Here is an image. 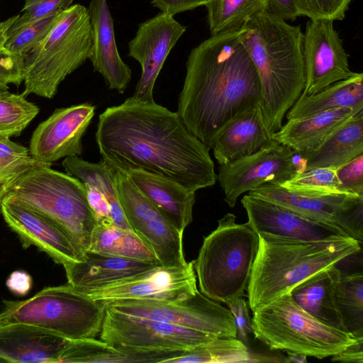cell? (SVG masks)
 Returning <instances> with one entry per match:
<instances>
[{
    "mask_svg": "<svg viewBox=\"0 0 363 363\" xmlns=\"http://www.w3.org/2000/svg\"><path fill=\"white\" fill-rule=\"evenodd\" d=\"M240 33L259 77L264 121L274 134L304 89L303 33L269 11L248 19Z\"/></svg>",
    "mask_w": 363,
    "mask_h": 363,
    "instance_id": "cell-3",
    "label": "cell"
},
{
    "mask_svg": "<svg viewBox=\"0 0 363 363\" xmlns=\"http://www.w3.org/2000/svg\"><path fill=\"white\" fill-rule=\"evenodd\" d=\"M125 314L145 317L204 332L217 337H236L235 318L229 310L201 291L176 301L122 299L103 303Z\"/></svg>",
    "mask_w": 363,
    "mask_h": 363,
    "instance_id": "cell-10",
    "label": "cell"
},
{
    "mask_svg": "<svg viewBox=\"0 0 363 363\" xmlns=\"http://www.w3.org/2000/svg\"><path fill=\"white\" fill-rule=\"evenodd\" d=\"M101 159L115 170L140 169L196 191L217 181L210 148L178 113L132 96L107 108L95 133Z\"/></svg>",
    "mask_w": 363,
    "mask_h": 363,
    "instance_id": "cell-1",
    "label": "cell"
},
{
    "mask_svg": "<svg viewBox=\"0 0 363 363\" xmlns=\"http://www.w3.org/2000/svg\"><path fill=\"white\" fill-rule=\"evenodd\" d=\"M361 110L363 108H337L306 118L289 119L272 138L301 155L320 146L347 120Z\"/></svg>",
    "mask_w": 363,
    "mask_h": 363,
    "instance_id": "cell-27",
    "label": "cell"
},
{
    "mask_svg": "<svg viewBox=\"0 0 363 363\" xmlns=\"http://www.w3.org/2000/svg\"><path fill=\"white\" fill-rule=\"evenodd\" d=\"M335 301L347 330L363 337V274L340 269L335 285Z\"/></svg>",
    "mask_w": 363,
    "mask_h": 363,
    "instance_id": "cell-35",
    "label": "cell"
},
{
    "mask_svg": "<svg viewBox=\"0 0 363 363\" xmlns=\"http://www.w3.org/2000/svg\"><path fill=\"white\" fill-rule=\"evenodd\" d=\"M352 0H296L301 16L310 20L341 21Z\"/></svg>",
    "mask_w": 363,
    "mask_h": 363,
    "instance_id": "cell-40",
    "label": "cell"
},
{
    "mask_svg": "<svg viewBox=\"0 0 363 363\" xmlns=\"http://www.w3.org/2000/svg\"><path fill=\"white\" fill-rule=\"evenodd\" d=\"M22 15L37 19L60 12L72 4L73 0H23Z\"/></svg>",
    "mask_w": 363,
    "mask_h": 363,
    "instance_id": "cell-43",
    "label": "cell"
},
{
    "mask_svg": "<svg viewBox=\"0 0 363 363\" xmlns=\"http://www.w3.org/2000/svg\"><path fill=\"white\" fill-rule=\"evenodd\" d=\"M225 303L234 316L239 340L246 342L248 335L252 334V320L249 315L247 303L243 297H236Z\"/></svg>",
    "mask_w": 363,
    "mask_h": 363,
    "instance_id": "cell-44",
    "label": "cell"
},
{
    "mask_svg": "<svg viewBox=\"0 0 363 363\" xmlns=\"http://www.w3.org/2000/svg\"><path fill=\"white\" fill-rule=\"evenodd\" d=\"M134 186L180 232L193 219L196 191L180 184L157 174L140 169L125 172Z\"/></svg>",
    "mask_w": 363,
    "mask_h": 363,
    "instance_id": "cell-26",
    "label": "cell"
},
{
    "mask_svg": "<svg viewBox=\"0 0 363 363\" xmlns=\"http://www.w3.org/2000/svg\"><path fill=\"white\" fill-rule=\"evenodd\" d=\"M15 182L16 181L0 184V213L3 200L4 199L7 194L9 192L11 188L12 187Z\"/></svg>",
    "mask_w": 363,
    "mask_h": 363,
    "instance_id": "cell-51",
    "label": "cell"
},
{
    "mask_svg": "<svg viewBox=\"0 0 363 363\" xmlns=\"http://www.w3.org/2000/svg\"><path fill=\"white\" fill-rule=\"evenodd\" d=\"M235 219L231 213L221 218L193 261L201 293L218 303L243 297L258 251V234Z\"/></svg>",
    "mask_w": 363,
    "mask_h": 363,
    "instance_id": "cell-5",
    "label": "cell"
},
{
    "mask_svg": "<svg viewBox=\"0 0 363 363\" xmlns=\"http://www.w3.org/2000/svg\"><path fill=\"white\" fill-rule=\"evenodd\" d=\"M40 111L23 94L0 90V138L19 135Z\"/></svg>",
    "mask_w": 363,
    "mask_h": 363,
    "instance_id": "cell-37",
    "label": "cell"
},
{
    "mask_svg": "<svg viewBox=\"0 0 363 363\" xmlns=\"http://www.w3.org/2000/svg\"><path fill=\"white\" fill-rule=\"evenodd\" d=\"M38 163L29 149L9 138H0V184L18 179Z\"/></svg>",
    "mask_w": 363,
    "mask_h": 363,
    "instance_id": "cell-39",
    "label": "cell"
},
{
    "mask_svg": "<svg viewBox=\"0 0 363 363\" xmlns=\"http://www.w3.org/2000/svg\"><path fill=\"white\" fill-rule=\"evenodd\" d=\"M363 108V74L338 81L317 94H301L286 114V120L306 118L337 108Z\"/></svg>",
    "mask_w": 363,
    "mask_h": 363,
    "instance_id": "cell-31",
    "label": "cell"
},
{
    "mask_svg": "<svg viewBox=\"0 0 363 363\" xmlns=\"http://www.w3.org/2000/svg\"><path fill=\"white\" fill-rule=\"evenodd\" d=\"M59 13L37 19L22 14L10 17L5 44L7 53L25 56L48 34Z\"/></svg>",
    "mask_w": 363,
    "mask_h": 363,
    "instance_id": "cell-36",
    "label": "cell"
},
{
    "mask_svg": "<svg viewBox=\"0 0 363 363\" xmlns=\"http://www.w3.org/2000/svg\"><path fill=\"white\" fill-rule=\"evenodd\" d=\"M198 291L192 261L183 267L159 265L128 279L82 293L102 303L122 299L168 302L184 299Z\"/></svg>",
    "mask_w": 363,
    "mask_h": 363,
    "instance_id": "cell-17",
    "label": "cell"
},
{
    "mask_svg": "<svg viewBox=\"0 0 363 363\" xmlns=\"http://www.w3.org/2000/svg\"><path fill=\"white\" fill-rule=\"evenodd\" d=\"M340 191L363 195V154L337 169Z\"/></svg>",
    "mask_w": 363,
    "mask_h": 363,
    "instance_id": "cell-41",
    "label": "cell"
},
{
    "mask_svg": "<svg viewBox=\"0 0 363 363\" xmlns=\"http://www.w3.org/2000/svg\"><path fill=\"white\" fill-rule=\"evenodd\" d=\"M247 289L252 311L289 294L310 277L359 252L362 243L343 236L302 240L260 233Z\"/></svg>",
    "mask_w": 363,
    "mask_h": 363,
    "instance_id": "cell-4",
    "label": "cell"
},
{
    "mask_svg": "<svg viewBox=\"0 0 363 363\" xmlns=\"http://www.w3.org/2000/svg\"><path fill=\"white\" fill-rule=\"evenodd\" d=\"M88 250L159 263L154 252L133 230L121 228L111 222L97 223Z\"/></svg>",
    "mask_w": 363,
    "mask_h": 363,
    "instance_id": "cell-32",
    "label": "cell"
},
{
    "mask_svg": "<svg viewBox=\"0 0 363 363\" xmlns=\"http://www.w3.org/2000/svg\"><path fill=\"white\" fill-rule=\"evenodd\" d=\"M331 357L333 362L363 363V337H356L354 343Z\"/></svg>",
    "mask_w": 363,
    "mask_h": 363,
    "instance_id": "cell-48",
    "label": "cell"
},
{
    "mask_svg": "<svg viewBox=\"0 0 363 363\" xmlns=\"http://www.w3.org/2000/svg\"><path fill=\"white\" fill-rule=\"evenodd\" d=\"M94 105L85 103L57 108L33 131L30 155L39 163H52L83 152L82 138L95 115Z\"/></svg>",
    "mask_w": 363,
    "mask_h": 363,
    "instance_id": "cell-18",
    "label": "cell"
},
{
    "mask_svg": "<svg viewBox=\"0 0 363 363\" xmlns=\"http://www.w3.org/2000/svg\"><path fill=\"white\" fill-rule=\"evenodd\" d=\"M217 337L105 306L100 340L115 346L158 350H188Z\"/></svg>",
    "mask_w": 363,
    "mask_h": 363,
    "instance_id": "cell-12",
    "label": "cell"
},
{
    "mask_svg": "<svg viewBox=\"0 0 363 363\" xmlns=\"http://www.w3.org/2000/svg\"><path fill=\"white\" fill-rule=\"evenodd\" d=\"M241 203L247 224L257 233L281 238L320 240L347 236L340 228L303 216L267 200L245 195Z\"/></svg>",
    "mask_w": 363,
    "mask_h": 363,
    "instance_id": "cell-20",
    "label": "cell"
},
{
    "mask_svg": "<svg viewBox=\"0 0 363 363\" xmlns=\"http://www.w3.org/2000/svg\"><path fill=\"white\" fill-rule=\"evenodd\" d=\"M69 340L26 324L0 327V357L6 362L57 363Z\"/></svg>",
    "mask_w": 363,
    "mask_h": 363,
    "instance_id": "cell-24",
    "label": "cell"
},
{
    "mask_svg": "<svg viewBox=\"0 0 363 363\" xmlns=\"http://www.w3.org/2000/svg\"><path fill=\"white\" fill-rule=\"evenodd\" d=\"M9 27V18L4 21H0V52L7 53L5 48L6 31Z\"/></svg>",
    "mask_w": 363,
    "mask_h": 363,
    "instance_id": "cell-49",
    "label": "cell"
},
{
    "mask_svg": "<svg viewBox=\"0 0 363 363\" xmlns=\"http://www.w3.org/2000/svg\"><path fill=\"white\" fill-rule=\"evenodd\" d=\"M24 56L0 52V90L9 84L19 86L23 81Z\"/></svg>",
    "mask_w": 363,
    "mask_h": 363,
    "instance_id": "cell-42",
    "label": "cell"
},
{
    "mask_svg": "<svg viewBox=\"0 0 363 363\" xmlns=\"http://www.w3.org/2000/svg\"><path fill=\"white\" fill-rule=\"evenodd\" d=\"M105 306L69 284L46 287L21 301H6L0 327L36 326L68 340L95 338L101 330Z\"/></svg>",
    "mask_w": 363,
    "mask_h": 363,
    "instance_id": "cell-8",
    "label": "cell"
},
{
    "mask_svg": "<svg viewBox=\"0 0 363 363\" xmlns=\"http://www.w3.org/2000/svg\"><path fill=\"white\" fill-rule=\"evenodd\" d=\"M6 285L15 294L25 296L31 289L33 280L30 275L26 272L17 270L9 275Z\"/></svg>",
    "mask_w": 363,
    "mask_h": 363,
    "instance_id": "cell-47",
    "label": "cell"
},
{
    "mask_svg": "<svg viewBox=\"0 0 363 363\" xmlns=\"http://www.w3.org/2000/svg\"><path fill=\"white\" fill-rule=\"evenodd\" d=\"M363 154V110L347 120L320 146L302 154L303 171L337 169Z\"/></svg>",
    "mask_w": 363,
    "mask_h": 363,
    "instance_id": "cell-30",
    "label": "cell"
},
{
    "mask_svg": "<svg viewBox=\"0 0 363 363\" xmlns=\"http://www.w3.org/2000/svg\"><path fill=\"white\" fill-rule=\"evenodd\" d=\"M87 9L91 29L89 60L107 86L123 94L130 82L132 72L118 52L113 19L107 0H90Z\"/></svg>",
    "mask_w": 363,
    "mask_h": 363,
    "instance_id": "cell-22",
    "label": "cell"
},
{
    "mask_svg": "<svg viewBox=\"0 0 363 363\" xmlns=\"http://www.w3.org/2000/svg\"><path fill=\"white\" fill-rule=\"evenodd\" d=\"M0 362H6L4 359L0 357Z\"/></svg>",
    "mask_w": 363,
    "mask_h": 363,
    "instance_id": "cell-52",
    "label": "cell"
},
{
    "mask_svg": "<svg viewBox=\"0 0 363 363\" xmlns=\"http://www.w3.org/2000/svg\"><path fill=\"white\" fill-rule=\"evenodd\" d=\"M207 22L211 35L240 28L252 16L269 11V0H206Z\"/></svg>",
    "mask_w": 363,
    "mask_h": 363,
    "instance_id": "cell-33",
    "label": "cell"
},
{
    "mask_svg": "<svg viewBox=\"0 0 363 363\" xmlns=\"http://www.w3.org/2000/svg\"><path fill=\"white\" fill-rule=\"evenodd\" d=\"M7 195L54 222L82 254L89 250L97 220L79 179L38 163L15 182Z\"/></svg>",
    "mask_w": 363,
    "mask_h": 363,
    "instance_id": "cell-7",
    "label": "cell"
},
{
    "mask_svg": "<svg viewBox=\"0 0 363 363\" xmlns=\"http://www.w3.org/2000/svg\"><path fill=\"white\" fill-rule=\"evenodd\" d=\"M116 171V186L121 206L131 229L155 254L160 266L183 267V233L134 186L125 172Z\"/></svg>",
    "mask_w": 363,
    "mask_h": 363,
    "instance_id": "cell-11",
    "label": "cell"
},
{
    "mask_svg": "<svg viewBox=\"0 0 363 363\" xmlns=\"http://www.w3.org/2000/svg\"><path fill=\"white\" fill-rule=\"evenodd\" d=\"M261 100L259 77L240 28L211 35L190 51L177 112L210 149L229 123Z\"/></svg>",
    "mask_w": 363,
    "mask_h": 363,
    "instance_id": "cell-2",
    "label": "cell"
},
{
    "mask_svg": "<svg viewBox=\"0 0 363 363\" xmlns=\"http://www.w3.org/2000/svg\"><path fill=\"white\" fill-rule=\"evenodd\" d=\"M150 3L160 12L174 16L176 14L205 6L206 0H150Z\"/></svg>",
    "mask_w": 363,
    "mask_h": 363,
    "instance_id": "cell-45",
    "label": "cell"
},
{
    "mask_svg": "<svg viewBox=\"0 0 363 363\" xmlns=\"http://www.w3.org/2000/svg\"><path fill=\"white\" fill-rule=\"evenodd\" d=\"M159 265L157 262L87 250L82 260L67 263L63 267L68 284L85 292L128 279Z\"/></svg>",
    "mask_w": 363,
    "mask_h": 363,
    "instance_id": "cell-23",
    "label": "cell"
},
{
    "mask_svg": "<svg viewBox=\"0 0 363 363\" xmlns=\"http://www.w3.org/2000/svg\"><path fill=\"white\" fill-rule=\"evenodd\" d=\"M336 266L310 277L290 294L300 308L320 323L348 333L335 301V285L340 271Z\"/></svg>",
    "mask_w": 363,
    "mask_h": 363,
    "instance_id": "cell-29",
    "label": "cell"
},
{
    "mask_svg": "<svg viewBox=\"0 0 363 363\" xmlns=\"http://www.w3.org/2000/svg\"><path fill=\"white\" fill-rule=\"evenodd\" d=\"M186 350H158L115 346L101 340H69L57 363L68 362H164L181 355Z\"/></svg>",
    "mask_w": 363,
    "mask_h": 363,
    "instance_id": "cell-28",
    "label": "cell"
},
{
    "mask_svg": "<svg viewBox=\"0 0 363 363\" xmlns=\"http://www.w3.org/2000/svg\"><path fill=\"white\" fill-rule=\"evenodd\" d=\"M301 158L289 147L274 141L259 151L228 164L220 165L217 181L224 201L233 208L238 199L262 184H279L303 171Z\"/></svg>",
    "mask_w": 363,
    "mask_h": 363,
    "instance_id": "cell-13",
    "label": "cell"
},
{
    "mask_svg": "<svg viewBox=\"0 0 363 363\" xmlns=\"http://www.w3.org/2000/svg\"><path fill=\"white\" fill-rule=\"evenodd\" d=\"M247 194L280 205L310 219L336 226L347 236L362 243L363 195L341 193L303 196L272 183L262 184Z\"/></svg>",
    "mask_w": 363,
    "mask_h": 363,
    "instance_id": "cell-14",
    "label": "cell"
},
{
    "mask_svg": "<svg viewBox=\"0 0 363 363\" xmlns=\"http://www.w3.org/2000/svg\"><path fill=\"white\" fill-rule=\"evenodd\" d=\"M252 334L270 350L331 357L356 340L352 334L328 326L304 311L286 294L253 311Z\"/></svg>",
    "mask_w": 363,
    "mask_h": 363,
    "instance_id": "cell-9",
    "label": "cell"
},
{
    "mask_svg": "<svg viewBox=\"0 0 363 363\" xmlns=\"http://www.w3.org/2000/svg\"><path fill=\"white\" fill-rule=\"evenodd\" d=\"M303 33L305 86L301 94H317L355 74L333 21L309 20Z\"/></svg>",
    "mask_w": 363,
    "mask_h": 363,
    "instance_id": "cell-15",
    "label": "cell"
},
{
    "mask_svg": "<svg viewBox=\"0 0 363 363\" xmlns=\"http://www.w3.org/2000/svg\"><path fill=\"white\" fill-rule=\"evenodd\" d=\"M1 213L24 248L35 246L62 265L82 259L83 254L57 225L16 199L6 195Z\"/></svg>",
    "mask_w": 363,
    "mask_h": 363,
    "instance_id": "cell-19",
    "label": "cell"
},
{
    "mask_svg": "<svg viewBox=\"0 0 363 363\" xmlns=\"http://www.w3.org/2000/svg\"><path fill=\"white\" fill-rule=\"evenodd\" d=\"M91 48L88 9L72 4L59 13L45 38L25 55L23 95L53 98L61 82L89 59Z\"/></svg>",
    "mask_w": 363,
    "mask_h": 363,
    "instance_id": "cell-6",
    "label": "cell"
},
{
    "mask_svg": "<svg viewBox=\"0 0 363 363\" xmlns=\"http://www.w3.org/2000/svg\"><path fill=\"white\" fill-rule=\"evenodd\" d=\"M265 125L259 105L240 114L220 133L211 149L220 165L251 155L275 140Z\"/></svg>",
    "mask_w": 363,
    "mask_h": 363,
    "instance_id": "cell-25",
    "label": "cell"
},
{
    "mask_svg": "<svg viewBox=\"0 0 363 363\" xmlns=\"http://www.w3.org/2000/svg\"><path fill=\"white\" fill-rule=\"evenodd\" d=\"M279 185L303 196H321L344 193L340 191V182L337 170L331 168H315L300 172Z\"/></svg>",
    "mask_w": 363,
    "mask_h": 363,
    "instance_id": "cell-38",
    "label": "cell"
},
{
    "mask_svg": "<svg viewBox=\"0 0 363 363\" xmlns=\"http://www.w3.org/2000/svg\"><path fill=\"white\" fill-rule=\"evenodd\" d=\"M186 27L174 16L160 12L138 25L128 43V55L141 67V75L133 98L155 101L153 89L157 77L171 50L184 34Z\"/></svg>",
    "mask_w": 363,
    "mask_h": 363,
    "instance_id": "cell-16",
    "label": "cell"
},
{
    "mask_svg": "<svg viewBox=\"0 0 363 363\" xmlns=\"http://www.w3.org/2000/svg\"><path fill=\"white\" fill-rule=\"evenodd\" d=\"M62 165L67 174L84 186L97 223L111 222L121 228L132 230L120 203L116 186V171L113 167L102 159L94 163L78 156L65 157Z\"/></svg>",
    "mask_w": 363,
    "mask_h": 363,
    "instance_id": "cell-21",
    "label": "cell"
},
{
    "mask_svg": "<svg viewBox=\"0 0 363 363\" xmlns=\"http://www.w3.org/2000/svg\"><path fill=\"white\" fill-rule=\"evenodd\" d=\"M269 11L285 21H295L301 16L296 0H269Z\"/></svg>",
    "mask_w": 363,
    "mask_h": 363,
    "instance_id": "cell-46",
    "label": "cell"
},
{
    "mask_svg": "<svg viewBox=\"0 0 363 363\" xmlns=\"http://www.w3.org/2000/svg\"><path fill=\"white\" fill-rule=\"evenodd\" d=\"M307 357L306 354L293 352H287V356L284 357V362L306 363Z\"/></svg>",
    "mask_w": 363,
    "mask_h": 363,
    "instance_id": "cell-50",
    "label": "cell"
},
{
    "mask_svg": "<svg viewBox=\"0 0 363 363\" xmlns=\"http://www.w3.org/2000/svg\"><path fill=\"white\" fill-rule=\"evenodd\" d=\"M246 345L236 337H216L186 350L167 363L259 362Z\"/></svg>",
    "mask_w": 363,
    "mask_h": 363,
    "instance_id": "cell-34",
    "label": "cell"
}]
</instances>
